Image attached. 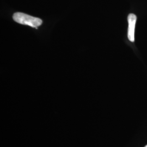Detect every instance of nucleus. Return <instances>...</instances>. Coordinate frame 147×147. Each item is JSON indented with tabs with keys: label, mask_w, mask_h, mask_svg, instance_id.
Returning a JSON list of instances; mask_svg holds the SVG:
<instances>
[{
	"label": "nucleus",
	"mask_w": 147,
	"mask_h": 147,
	"mask_svg": "<svg viewBox=\"0 0 147 147\" xmlns=\"http://www.w3.org/2000/svg\"><path fill=\"white\" fill-rule=\"evenodd\" d=\"M147 147V146H145V147Z\"/></svg>",
	"instance_id": "nucleus-3"
},
{
	"label": "nucleus",
	"mask_w": 147,
	"mask_h": 147,
	"mask_svg": "<svg viewBox=\"0 0 147 147\" xmlns=\"http://www.w3.org/2000/svg\"><path fill=\"white\" fill-rule=\"evenodd\" d=\"M13 19L20 24L28 25L32 27H38L40 26L42 22V20L39 18L20 12L14 13L13 16Z\"/></svg>",
	"instance_id": "nucleus-1"
},
{
	"label": "nucleus",
	"mask_w": 147,
	"mask_h": 147,
	"mask_svg": "<svg viewBox=\"0 0 147 147\" xmlns=\"http://www.w3.org/2000/svg\"><path fill=\"white\" fill-rule=\"evenodd\" d=\"M136 20V16L134 14H130L127 16V21L129 24L127 37L129 40L131 42H134L135 41V28Z\"/></svg>",
	"instance_id": "nucleus-2"
}]
</instances>
